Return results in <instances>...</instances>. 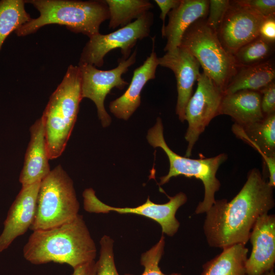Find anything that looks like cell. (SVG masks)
I'll return each instance as SVG.
<instances>
[{"mask_svg": "<svg viewBox=\"0 0 275 275\" xmlns=\"http://www.w3.org/2000/svg\"><path fill=\"white\" fill-rule=\"evenodd\" d=\"M273 188L260 170L254 168L230 201L215 200L206 212L203 225L208 245L222 249L239 243L245 245L257 219L274 206Z\"/></svg>", "mask_w": 275, "mask_h": 275, "instance_id": "1", "label": "cell"}, {"mask_svg": "<svg viewBox=\"0 0 275 275\" xmlns=\"http://www.w3.org/2000/svg\"><path fill=\"white\" fill-rule=\"evenodd\" d=\"M24 258L39 265L53 262L73 268L94 260L96 247L82 215L51 229L34 231L23 249Z\"/></svg>", "mask_w": 275, "mask_h": 275, "instance_id": "2", "label": "cell"}, {"mask_svg": "<svg viewBox=\"0 0 275 275\" xmlns=\"http://www.w3.org/2000/svg\"><path fill=\"white\" fill-rule=\"evenodd\" d=\"M40 13L15 31L18 36H25L36 32L46 25H64L74 33H81L89 38L99 33L101 24L109 18L105 0H29Z\"/></svg>", "mask_w": 275, "mask_h": 275, "instance_id": "3", "label": "cell"}, {"mask_svg": "<svg viewBox=\"0 0 275 275\" xmlns=\"http://www.w3.org/2000/svg\"><path fill=\"white\" fill-rule=\"evenodd\" d=\"M81 84L79 67L69 65L41 117L49 159L61 155L71 134L83 99Z\"/></svg>", "mask_w": 275, "mask_h": 275, "instance_id": "4", "label": "cell"}, {"mask_svg": "<svg viewBox=\"0 0 275 275\" xmlns=\"http://www.w3.org/2000/svg\"><path fill=\"white\" fill-rule=\"evenodd\" d=\"M146 138L151 146L160 148L169 160V172L160 178L159 185L166 184L172 178L180 175L201 180L204 187V196L203 200L198 204L195 213H206L214 203L215 194L221 187L216 173L221 164L227 159V155L221 153L210 158L192 159L177 154L166 142L163 126L159 117L157 118L155 125L149 129Z\"/></svg>", "mask_w": 275, "mask_h": 275, "instance_id": "5", "label": "cell"}, {"mask_svg": "<svg viewBox=\"0 0 275 275\" xmlns=\"http://www.w3.org/2000/svg\"><path fill=\"white\" fill-rule=\"evenodd\" d=\"M79 209L73 181L58 165L40 183L35 215L30 229L47 230L70 222L78 214Z\"/></svg>", "mask_w": 275, "mask_h": 275, "instance_id": "6", "label": "cell"}, {"mask_svg": "<svg viewBox=\"0 0 275 275\" xmlns=\"http://www.w3.org/2000/svg\"><path fill=\"white\" fill-rule=\"evenodd\" d=\"M179 46L196 59L203 72L224 92L238 67L233 55L224 48L206 18L199 19L188 27Z\"/></svg>", "mask_w": 275, "mask_h": 275, "instance_id": "7", "label": "cell"}, {"mask_svg": "<svg viewBox=\"0 0 275 275\" xmlns=\"http://www.w3.org/2000/svg\"><path fill=\"white\" fill-rule=\"evenodd\" d=\"M154 15L150 11L138 19L107 34L100 33L89 38L80 54L78 64L102 67L104 58L113 49L119 48L124 59H128L137 42L150 35Z\"/></svg>", "mask_w": 275, "mask_h": 275, "instance_id": "8", "label": "cell"}, {"mask_svg": "<svg viewBox=\"0 0 275 275\" xmlns=\"http://www.w3.org/2000/svg\"><path fill=\"white\" fill-rule=\"evenodd\" d=\"M136 54V48L128 59L121 58L116 68L108 70H99L90 64H78L81 76L82 97L94 102L98 118L104 127L111 123V118L104 107L106 96L112 89L122 90L128 85L122 76L135 63Z\"/></svg>", "mask_w": 275, "mask_h": 275, "instance_id": "9", "label": "cell"}, {"mask_svg": "<svg viewBox=\"0 0 275 275\" xmlns=\"http://www.w3.org/2000/svg\"><path fill=\"white\" fill-rule=\"evenodd\" d=\"M224 94L203 72L197 80V88L185 111L188 127L185 135L187 146L185 156L189 157L200 135L211 121L219 115Z\"/></svg>", "mask_w": 275, "mask_h": 275, "instance_id": "10", "label": "cell"}, {"mask_svg": "<svg viewBox=\"0 0 275 275\" xmlns=\"http://www.w3.org/2000/svg\"><path fill=\"white\" fill-rule=\"evenodd\" d=\"M84 209L90 213H107L114 211L120 214L132 213L148 217L161 226L162 233L174 236L178 231L180 223L176 218L177 210L187 200L186 195L180 192L173 197H169L166 203L159 204L152 202L149 197L146 202L135 207H115L101 201L92 188L86 189L83 193Z\"/></svg>", "mask_w": 275, "mask_h": 275, "instance_id": "11", "label": "cell"}, {"mask_svg": "<svg viewBox=\"0 0 275 275\" xmlns=\"http://www.w3.org/2000/svg\"><path fill=\"white\" fill-rule=\"evenodd\" d=\"M266 17L237 0L230 4L216 31L227 51L234 54L240 47L259 37L260 26Z\"/></svg>", "mask_w": 275, "mask_h": 275, "instance_id": "12", "label": "cell"}, {"mask_svg": "<svg viewBox=\"0 0 275 275\" xmlns=\"http://www.w3.org/2000/svg\"><path fill=\"white\" fill-rule=\"evenodd\" d=\"M158 65L170 69L174 73L178 93L176 114L184 122L185 108L192 96L194 84L201 74V66L190 53L180 46L158 58Z\"/></svg>", "mask_w": 275, "mask_h": 275, "instance_id": "13", "label": "cell"}, {"mask_svg": "<svg viewBox=\"0 0 275 275\" xmlns=\"http://www.w3.org/2000/svg\"><path fill=\"white\" fill-rule=\"evenodd\" d=\"M249 240L252 250L246 262L247 275H263L274 269L275 263V216L264 214L255 223Z\"/></svg>", "mask_w": 275, "mask_h": 275, "instance_id": "14", "label": "cell"}, {"mask_svg": "<svg viewBox=\"0 0 275 275\" xmlns=\"http://www.w3.org/2000/svg\"><path fill=\"white\" fill-rule=\"evenodd\" d=\"M41 182L22 186L4 222V228L0 235V252L7 249L14 240L30 229L35 215Z\"/></svg>", "mask_w": 275, "mask_h": 275, "instance_id": "15", "label": "cell"}, {"mask_svg": "<svg viewBox=\"0 0 275 275\" xmlns=\"http://www.w3.org/2000/svg\"><path fill=\"white\" fill-rule=\"evenodd\" d=\"M233 133L256 149L262 155L269 174V184L275 186V113L261 121L240 126L234 124Z\"/></svg>", "mask_w": 275, "mask_h": 275, "instance_id": "16", "label": "cell"}, {"mask_svg": "<svg viewBox=\"0 0 275 275\" xmlns=\"http://www.w3.org/2000/svg\"><path fill=\"white\" fill-rule=\"evenodd\" d=\"M150 56L143 64L133 71L129 87L119 97L111 101L110 112L117 118L127 120L141 104V93L147 82L155 78L158 66V57L155 51V39Z\"/></svg>", "mask_w": 275, "mask_h": 275, "instance_id": "17", "label": "cell"}, {"mask_svg": "<svg viewBox=\"0 0 275 275\" xmlns=\"http://www.w3.org/2000/svg\"><path fill=\"white\" fill-rule=\"evenodd\" d=\"M31 138L19 181L22 186L41 182L50 172L45 130L40 118L30 128Z\"/></svg>", "mask_w": 275, "mask_h": 275, "instance_id": "18", "label": "cell"}, {"mask_svg": "<svg viewBox=\"0 0 275 275\" xmlns=\"http://www.w3.org/2000/svg\"><path fill=\"white\" fill-rule=\"evenodd\" d=\"M209 5L207 0H181L179 5L168 13V23L161 33L167 39L164 51L178 47L188 27L199 19L206 18Z\"/></svg>", "mask_w": 275, "mask_h": 275, "instance_id": "19", "label": "cell"}, {"mask_svg": "<svg viewBox=\"0 0 275 275\" xmlns=\"http://www.w3.org/2000/svg\"><path fill=\"white\" fill-rule=\"evenodd\" d=\"M261 94L258 91L241 90L224 94L219 108V115L230 116L234 124L244 126L262 120Z\"/></svg>", "mask_w": 275, "mask_h": 275, "instance_id": "20", "label": "cell"}, {"mask_svg": "<svg viewBox=\"0 0 275 275\" xmlns=\"http://www.w3.org/2000/svg\"><path fill=\"white\" fill-rule=\"evenodd\" d=\"M275 65L270 59L254 66L238 67L224 91V94L241 90L259 91L274 81Z\"/></svg>", "mask_w": 275, "mask_h": 275, "instance_id": "21", "label": "cell"}, {"mask_svg": "<svg viewBox=\"0 0 275 275\" xmlns=\"http://www.w3.org/2000/svg\"><path fill=\"white\" fill-rule=\"evenodd\" d=\"M248 249L243 244L223 249L222 252L203 265L201 275H247Z\"/></svg>", "mask_w": 275, "mask_h": 275, "instance_id": "22", "label": "cell"}, {"mask_svg": "<svg viewBox=\"0 0 275 275\" xmlns=\"http://www.w3.org/2000/svg\"><path fill=\"white\" fill-rule=\"evenodd\" d=\"M109 18L108 28L124 27L137 19L153 7L147 0H105Z\"/></svg>", "mask_w": 275, "mask_h": 275, "instance_id": "23", "label": "cell"}, {"mask_svg": "<svg viewBox=\"0 0 275 275\" xmlns=\"http://www.w3.org/2000/svg\"><path fill=\"white\" fill-rule=\"evenodd\" d=\"M25 4L23 0L0 1V50L11 33L31 20Z\"/></svg>", "mask_w": 275, "mask_h": 275, "instance_id": "24", "label": "cell"}, {"mask_svg": "<svg viewBox=\"0 0 275 275\" xmlns=\"http://www.w3.org/2000/svg\"><path fill=\"white\" fill-rule=\"evenodd\" d=\"M274 44L259 36L245 44L233 54L237 67H248L259 64L271 59Z\"/></svg>", "mask_w": 275, "mask_h": 275, "instance_id": "25", "label": "cell"}, {"mask_svg": "<svg viewBox=\"0 0 275 275\" xmlns=\"http://www.w3.org/2000/svg\"><path fill=\"white\" fill-rule=\"evenodd\" d=\"M164 237L162 235L156 244L142 254L141 263L144 266V271L142 275H182L176 272L166 274L161 271L159 263L164 253ZM125 275L132 274L126 273Z\"/></svg>", "mask_w": 275, "mask_h": 275, "instance_id": "26", "label": "cell"}, {"mask_svg": "<svg viewBox=\"0 0 275 275\" xmlns=\"http://www.w3.org/2000/svg\"><path fill=\"white\" fill-rule=\"evenodd\" d=\"M100 245V256L96 262V275H119L114 260V240L105 235L101 238Z\"/></svg>", "mask_w": 275, "mask_h": 275, "instance_id": "27", "label": "cell"}, {"mask_svg": "<svg viewBox=\"0 0 275 275\" xmlns=\"http://www.w3.org/2000/svg\"><path fill=\"white\" fill-rule=\"evenodd\" d=\"M229 0H210L206 21L207 25L216 32L217 29L228 9Z\"/></svg>", "mask_w": 275, "mask_h": 275, "instance_id": "28", "label": "cell"}, {"mask_svg": "<svg viewBox=\"0 0 275 275\" xmlns=\"http://www.w3.org/2000/svg\"><path fill=\"white\" fill-rule=\"evenodd\" d=\"M261 108L264 116L275 113V82L260 90Z\"/></svg>", "mask_w": 275, "mask_h": 275, "instance_id": "29", "label": "cell"}, {"mask_svg": "<svg viewBox=\"0 0 275 275\" xmlns=\"http://www.w3.org/2000/svg\"><path fill=\"white\" fill-rule=\"evenodd\" d=\"M237 1L256 11L264 17L275 15L274 0H237Z\"/></svg>", "mask_w": 275, "mask_h": 275, "instance_id": "30", "label": "cell"}, {"mask_svg": "<svg viewBox=\"0 0 275 275\" xmlns=\"http://www.w3.org/2000/svg\"><path fill=\"white\" fill-rule=\"evenodd\" d=\"M259 36L269 43L274 44L275 15L264 19L259 28Z\"/></svg>", "mask_w": 275, "mask_h": 275, "instance_id": "31", "label": "cell"}, {"mask_svg": "<svg viewBox=\"0 0 275 275\" xmlns=\"http://www.w3.org/2000/svg\"><path fill=\"white\" fill-rule=\"evenodd\" d=\"M181 0H155L154 2L159 7L161 13L160 18L162 21L161 33H163L165 28V19L167 14L173 9L177 7Z\"/></svg>", "mask_w": 275, "mask_h": 275, "instance_id": "32", "label": "cell"}, {"mask_svg": "<svg viewBox=\"0 0 275 275\" xmlns=\"http://www.w3.org/2000/svg\"><path fill=\"white\" fill-rule=\"evenodd\" d=\"M72 275H96L95 261L92 260L76 267Z\"/></svg>", "mask_w": 275, "mask_h": 275, "instance_id": "33", "label": "cell"}, {"mask_svg": "<svg viewBox=\"0 0 275 275\" xmlns=\"http://www.w3.org/2000/svg\"><path fill=\"white\" fill-rule=\"evenodd\" d=\"M263 275H275V273H274V269H272L266 272Z\"/></svg>", "mask_w": 275, "mask_h": 275, "instance_id": "34", "label": "cell"}]
</instances>
